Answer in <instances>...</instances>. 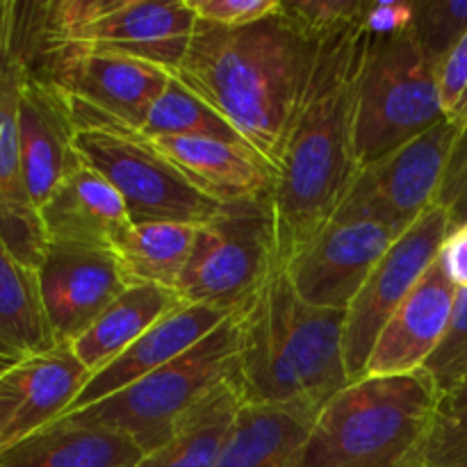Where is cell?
<instances>
[{
	"mask_svg": "<svg viewBox=\"0 0 467 467\" xmlns=\"http://www.w3.org/2000/svg\"><path fill=\"white\" fill-rule=\"evenodd\" d=\"M415 467H467V406L441 409Z\"/></svg>",
	"mask_w": 467,
	"mask_h": 467,
	"instance_id": "1f68e13d",
	"label": "cell"
},
{
	"mask_svg": "<svg viewBox=\"0 0 467 467\" xmlns=\"http://www.w3.org/2000/svg\"><path fill=\"white\" fill-rule=\"evenodd\" d=\"M141 135H146L149 140H158V137H205V140H219L251 149L222 114L214 112L205 100L192 94L173 76L167 89L160 94L153 108L149 109V117L141 126Z\"/></svg>",
	"mask_w": 467,
	"mask_h": 467,
	"instance_id": "83f0119b",
	"label": "cell"
},
{
	"mask_svg": "<svg viewBox=\"0 0 467 467\" xmlns=\"http://www.w3.org/2000/svg\"><path fill=\"white\" fill-rule=\"evenodd\" d=\"M441 406L424 369L351 381L319 410L295 467H415Z\"/></svg>",
	"mask_w": 467,
	"mask_h": 467,
	"instance_id": "277c9868",
	"label": "cell"
},
{
	"mask_svg": "<svg viewBox=\"0 0 467 467\" xmlns=\"http://www.w3.org/2000/svg\"><path fill=\"white\" fill-rule=\"evenodd\" d=\"M276 267L267 199L235 201L199 226L176 292L185 304L233 315L254 299Z\"/></svg>",
	"mask_w": 467,
	"mask_h": 467,
	"instance_id": "ba28073f",
	"label": "cell"
},
{
	"mask_svg": "<svg viewBox=\"0 0 467 467\" xmlns=\"http://www.w3.org/2000/svg\"><path fill=\"white\" fill-rule=\"evenodd\" d=\"M345 315L306 304L285 269H274L254 299L233 313L240 336L233 383L242 401L317 418L351 383L342 345Z\"/></svg>",
	"mask_w": 467,
	"mask_h": 467,
	"instance_id": "3957f363",
	"label": "cell"
},
{
	"mask_svg": "<svg viewBox=\"0 0 467 467\" xmlns=\"http://www.w3.org/2000/svg\"><path fill=\"white\" fill-rule=\"evenodd\" d=\"M12 23H14V0H0V59L12 41Z\"/></svg>",
	"mask_w": 467,
	"mask_h": 467,
	"instance_id": "f35d334b",
	"label": "cell"
},
{
	"mask_svg": "<svg viewBox=\"0 0 467 467\" xmlns=\"http://www.w3.org/2000/svg\"><path fill=\"white\" fill-rule=\"evenodd\" d=\"M463 128L445 119L358 171L337 214L368 217L404 233L436 205Z\"/></svg>",
	"mask_w": 467,
	"mask_h": 467,
	"instance_id": "30bf717a",
	"label": "cell"
},
{
	"mask_svg": "<svg viewBox=\"0 0 467 467\" xmlns=\"http://www.w3.org/2000/svg\"><path fill=\"white\" fill-rule=\"evenodd\" d=\"M46 242L112 249L130 217L119 192L87 164H80L39 210Z\"/></svg>",
	"mask_w": 467,
	"mask_h": 467,
	"instance_id": "d6986e66",
	"label": "cell"
},
{
	"mask_svg": "<svg viewBox=\"0 0 467 467\" xmlns=\"http://www.w3.org/2000/svg\"><path fill=\"white\" fill-rule=\"evenodd\" d=\"M242 404L235 383H223L178 422L162 447L141 456L137 467H214Z\"/></svg>",
	"mask_w": 467,
	"mask_h": 467,
	"instance_id": "484cf974",
	"label": "cell"
},
{
	"mask_svg": "<svg viewBox=\"0 0 467 467\" xmlns=\"http://www.w3.org/2000/svg\"><path fill=\"white\" fill-rule=\"evenodd\" d=\"M196 21L190 0H119L112 12L59 48L105 50L173 73L185 59Z\"/></svg>",
	"mask_w": 467,
	"mask_h": 467,
	"instance_id": "5bb4252c",
	"label": "cell"
},
{
	"mask_svg": "<svg viewBox=\"0 0 467 467\" xmlns=\"http://www.w3.org/2000/svg\"><path fill=\"white\" fill-rule=\"evenodd\" d=\"M438 260H441L447 278L459 290H467V223L451 228Z\"/></svg>",
	"mask_w": 467,
	"mask_h": 467,
	"instance_id": "8d00e7d4",
	"label": "cell"
},
{
	"mask_svg": "<svg viewBox=\"0 0 467 467\" xmlns=\"http://www.w3.org/2000/svg\"><path fill=\"white\" fill-rule=\"evenodd\" d=\"M451 231V219L442 205H431L409 231L386 251L345 315V365L351 381L365 377V365L383 327L424 274L433 267Z\"/></svg>",
	"mask_w": 467,
	"mask_h": 467,
	"instance_id": "8fae6325",
	"label": "cell"
},
{
	"mask_svg": "<svg viewBox=\"0 0 467 467\" xmlns=\"http://www.w3.org/2000/svg\"><path fill=\"white\" fill-rule=\"evenodd\" d=\"M422 369L436 383L442 401L467 381V290H459L450 331Z\"/></svg>",
	"mask_w": 467,
	"mask_h": 467,
	"instance_id": "4dcf8cb0",
	"label": "cell"
},
{
	"mask_svg": "<svg viewBox=\"0 0 467 467\" xmlns=\"http://www.w3.org/2000/svg\"><path fill=\"white\" fill-rule=\"evenodd\" d=\"M53 347L36 269L0 240V363H21Z\"/></svg>",
	"mask_w": 467,
	"mask_h": 467,
	"instance_id": "d4e9b609",
	"label": "cell"
},
{
	"mask_svg": "<svg viewBox=\"0 0 467 467\" xmlns=\"http://www.w3.org/2000/svg\"><path fill=\"white\" fill-rule=\"evenodd\" d=\"M26 76V64L9 41L0 59V240L21 263L39 269L48 242L23 176L18 137V108Z\"/></svg>",
	"mask_w": 467,
	"mask_h": 467,
	"instance_id": "9a60e30c",
	"label": "cell"
},
{
	"mask_svg": "<svg viewBox=\"0 0 467 467\" xmlns=\"http://www.w3.org/2000/svg\"><path fill=\"white\" fill-rule=\"evenodd\" d=\"M409 32L422 53L441 67L467 35V0H415Z\"/></svg>",
	"mask_w": 467,
	"mask_h": 467,
	"instance_id": "f1b7e54d",
	"label": "cell"
},
{
	"mask_svg": "<svg viewBox=\"0 0 467 467\" xmlns=\"http://www.w3.org/2000/svg\"><path fill=\"white\" fill-rule=\"evenodd\" d=\"M368 0H281V14L304 39L324 41L363 23Z\"/></svg>",
	"mask_w": 467,
	"mask_h": 467,
	"instance_id": "f546056e",
	"label": "cell"
},
{
	"mask_svg": "<svg viewBox=\"0 0 467 467\" xmlns=\"http://www.w3.org/2000/svg\"><path fill=\"white\" fill-rule=\"evenodd\" d=\"M463 406H467V381L461 383V386L456 388L450 397H445V401H442L441 409L456 410V409H463Z\"/></svg>",
	"mask_w": 467,
	"mask_h": 467,
	"instance_id": "ab89813d",
	"label": "cell"
},
{
	"mask_svg": "<svg viewBox=\"0 0 467 467\" xmlns=\"http://www.w3.org/2000/svg\"><path fill=\"white\" fill-rule=\"evenodd\" d=\"M196 226L173 222L130 223L114 242L132 285H160L176 290L196 240Z\"/></svg>",
	"mask_w": 467,
	"mask_h": 467,
	"instance_id": "4316f807",
	"label": "cell"
},
{
	"mask_svg": "<svg viewBox=\"0 0 467 467\" xmlns=\"http://www.w3.org/2000/svg\"><path fill=\"white\" fill-rule=\"evenodd\" d=\"M317 44L304 39L281 12L242 27L196 21L185 59L171 76L222 114L276 171Z\"/></svg>",
	"mask_w": 467,
	"mask_h": 467,
	"instance_id": "7a4b0ae2",
	"label": "cell"
},
{
	"mask_svg": "<svg viewBox=\"0 0 467 467\" xmlns=\"http://www.w3.org/2000/svg\"><path fill=\"white\" fill-rule=\"evenodd\" d=\"M228 317L231 315L210 308V306H181L178 310L169 313L167 317L160 319L158 324H153L144 336L137 337L108 368L96 372L67 413L87 409V406L96 404L105 397L117 395L119 390L132 386L140 379L149 377L150 372H155L162 365L171 363L173 358L185 354L187 349H192L196 342L203 340L208 333H213Z\"/></svg>",
	"mask_w": 467,
	"mask_h": 467,
	"instance_id": "ac0fdd59",
	"label": "cell"
},
{
	"mask_svg": "<svg viewBox=\"0 0 467 467\" xmlns=\"http://www.w3.org/2000/svg\"><path fill=\"white\" fill-rule=\"evenodd\" d=\"M196 18L222 27H242L281 12V0H190Z\"/></svg>",
	"mask_w": 467,
	"mask_h": 467,
	"instance_id": "836d02e7",
	"label": "cell"
},
{
	"mask_svg": "<svg viewBox=\"0 0 467 467\" xmlns=\"http://www.w3.org/2000/svg\"><path fill=\"white\" fill-rule=\"evenodd\" d=\"M442 112L467 132V35L438 67Z\"/></svg>",
	"mask_w": 467,
	"mask_h": 467,
	"instance_id": "d6a6232c",
	"label": "cell"
},
{
	"mask_svg": "<svg viewBox=\"0 0 467 467\" xmlns=\"http://www.w3.org/2000/svg\"><path fill=\"white\" fill-rule=\"evenodd\" d=\"M82 164L99 171L123 199L132 223L173 222L205 226L223 205L192 185L141 130L112 121L78 128Z\"/></svg>",
	"mask_w": 467,
	"mask_h": 467,
	"instance_id": "52a82bcc",
	"label": "cell"
},
{
	"mask_svg": "<svg viewBox=\"0 0 467 467\" xmlns=\"http://www.w3.org/2000/svg\"><path fill=\"white\" fill-rule=\"evenodd\" d=\"M456 296L459 287L436 260L383 327L365 365V377L420 372L450 331Z\"/></svg>",
	"mask_w": 467,
	"mask_h": 467,
	"instance_id": "2e32d148",
	"label": "cell"
},
{
	"mask_svg": "<svg viewBox=\"0 0 467 467\" xmlns=\"http://www.w3.org/2000/svg\"><path fill=\"white\" fill-rule=\"evenodd\" d=\"M36 276L55 345H71L132 285L112 249L68 242L46 244Z\"/></svg>",
	"mask_w": 467,
	"mask_h": 467,
	"instance_id": "4fadbf2b",
	"label": "cell"
},
{
	"mask_svg": "<svg viewBox=\"0 0 467 467\" xmlns=\"http://www.w3.org/2000/svg\"><path fill=\"white\" fill-rule=\"evenodd\" d=\"M397 237L377 219L337 214L283 269L306 304L347 310Z\"/></svg>",
	"mask_w": 467,
	"mask_h": 467,
	"instance_id": "7c38bea8",
	"label": "cell"
},
{
	"mask_svg": "<svg viewBox=\"0 0 467 467\" xmlns=\"http://www.w3.org/2000/svg\"><path fill=\"white\" fill-rule=\"evenodd\" d=\"M363 23L319 41L299 112L267 194L276 265L285 267L337 217L358 176L354 82L368 48Z\"/></svg>",
	"mask_w": 467,
	"mask_h": 467,
	"instance_id": "6da1fadb",
	"label": "cell"
},
{
	"mask_svg": "<svg viewBox=\"0 0 467 467\" xmlns=\"http://www.w3.org/2000/svg\"><path fill=\"white\" fill-rule=\"evenodd\" d=\"M16 365H14L12 369H7V372L0 377V438H3L5 429H7L9 420H12L14 410H16V406H18Z\"/></svg>",
	"mask_w": 467,
	"mask_h": 467,
	"instance_id": "74e56055",
	"label": "cell"
},
{
	"mask_svg": "<svg viewBox=\"0 0 467 467\" xmlns=\"http://www.w3.org/2000/svg\"><path fill=\"white\" fill-rule=\"evenodd\" d=\"M144 451L128 436L62 415L0 454V467H137Z\"/></svg>",
	"mask_w": 467,
	"mask_h": 467,
	"instance_id": "7402d4cb",
	"label": "cell"
},
{
	"mask_svg": "<svg viewBox=\"0 0 467 467\" xmlns=\"http://www.w3.org/2000/svg\"><path fill=\"white\" fill-rule=\"evenodd\" d=\"M415 0H368L363 30L374 39L406 35L413 26Z\"/></svg>",
	"mask_w": 467,
	"mask_h": 467,
	"instance_id": "e575fe53",
	"label": "cell"
},
{
	"mask_svg": "<svg viewBox=\"0 0 467 467\" xmlns=\"http://www.w3.org/2000/svg\"><path fill=\"white\" fill-rule=\"evenodd\" d=\"M313 422L299 410L242 404L214 467H295Z\"/></svg>",
	"mask_w": 467,
	"mask_h": 467,
	"instance_id": "cb8c5ba5",
	"label": "cell"
},
{
	"mask_svg": "<svg viewBox=\"0 0 467 467\" xmlns=\"http://www.w3.org/2000/svg\"><path fill=\"white\" fill-rule=\"evenodd\" d=\"M235 317H228L192 349L87 409L64 413L80 422L114 429L130 438L144 454L162 447L178 422L237 374Z\"/></svg>",
	"mask_w": 467,
	"mask_h": 467,
	"instance_id": "5b68a950",
	"label": "cell"
},
{
	"mask_svg": "<svg viewBox=\"0 0 467 467\" xmlns=\"http://www.w3.org/2000/svg\"><path fill=\"white\" fill-rule=\"evenodd\" d=\"M438 67L410 32L369 36L354 82V141L358 167L409 144L445 121Z\"/></svg>",
	"mask_w": 467,
	"mask_h": 467,
	"instance_id": "8992f818",
	"label": "cell"
},
{
	"mask_svg": "<svg viewBox=\"0 0 467 467\" xmlns=\"http://www.w3.org/2000/svg\"><path fill=\"white\" fill-rule=\"evenodd\" d=\"M76 135L78 128L62 91L27 73L18 108V137L23 176L36 210L82 164Z\"/></svg>",
	"mask_w": 467,
	"mask_h": 467,
	"instance_id": "e0dca14e",
	"label": "cell"
},
{
	"mask_svg": "<svg viewBox=\"0 0 467 467\" xmlns=\"http://www.w3.org/2000/svg\"><path fill=\"white\" fill-rule=\"evenodd\" d=\"M26 68L62 91L76 128L112 121L141 130L149 109L171 80L167 68L89 48L53 50Z\"/></svg>",
	"mask_w": 467,
	"mask_h": 467,
	"instance_id": "9c48e42d",
	"label": "cell"
},
{
	"mask_svg": "<svg viewBox=\"0 0 467 467\" xmlns=\"http://www.w3.org/2000/svg\"><path fill=\"white\" fill-rule=\"evenodd\" d=\"M16 379L18 406L0 438V454L62 418L85 390L91 372L71 345H55L44 354L21 360Z\"/></svg>",
	"mask_w": 467,
	"mask_h": 467,
	"instance_id": "44dd1931",
	"label": "cell"
},
{
	"mask_svg": "<svg viewBox=\"0 0 467 467\" xmlns=\"http://www.w3.org/2000/svg\"><path fill=\"white\" fill-rule=\"evenodd\" d=\"M185 306L171 287L130 285L117 296L94 324L71 342V349L94 377L121 356L153 324Z\"/></svg>",
	"mask_w": 467,
	"mask_h": 467,
	"instance_id": "603a6c76",
	"label": "cell"
},
{
	"mask_svg": "<svg viewBox=\"0 0 467 467\" xmlns=\"http://www.w3.org/2000/svg\"><path fill=\"white\" fill-rule=\"evenodd\" d=\"M153 144L192 185L222 205L267 199L272 190V167L246 146L205 137H158Z\"/></svg>",
	"mask_w": 467,
	"mask_h": 467,
	"instance_id": "ffe728a7",
	"label": "cell"
},
{
	"mask_svg": "<svg viewBox=\"0 0 467 467\" xmlns=\"http://www.w3.org/2000/svg\"><path fill=\"white\" fill-rule=\"evenodd\" d=\"M436 203L450 213L451 228L467 223V132L461 135L459 146L451 155L450 169H447Z\"/></svg>",
	"mask_w": 467,
	"mask_h": 467,
	"instance_id": "d590c367",
	"label": "cell"
}]
</instances>
